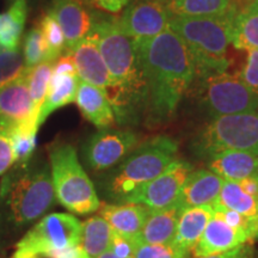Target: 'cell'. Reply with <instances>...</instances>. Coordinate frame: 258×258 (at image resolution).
Instances as JSON below:
<instances>
[{
    "label": "cell",
    "mask_w": 258,
    "mask_h": 258,
    "mask_svg": "<svg viewBox=\"0 0 258 258\" xmlns=\"http://www.w3.org/2000/svg\"><path fill=\"white\" fill-rule=\"evenodd\" d=\"M134 42L146 85L147 122L163 123L175 115L183 96L195 82V64L184 42L171 29Z\"/></svg>",
    "instance_id": "1"
},
{
    "label": "cell",
    "mask_w": 258,
    "mask_h": 258,
    "mask_svg": "<svg viewBox=\"0 0 258 258\" xmlns=\"http://www.w3.org/2000/svg\"><path fill=\"white\" fill-rule=\"evenodd\" d=\"M92 32L98 40L99 49L112 82L109 99L116 121L133 120L138 110L146 104V85L138 59L135 42L120 30L115 19H99Z\"/></svg>",
    "instance_id": "2"
},
{
    "label": "cell",
    "mask_w": 258,
    "mask_h": 258,
    "mask_svg": "<svg viewBox=\"0 0 258 258\" xmlns=\"http://www.w3.org/2000/svg\"><path fill=\"white\" fill-rule=\"evenodd\" d=\"M56 201L50 166L46 163L17 165L0 182V203L5 221L23 228L47 214Z\"/></svg>",
    "instance_id": "3"
},
{
    "label": "cell",
    "mask_w": 258,
    "mask_h": 258,
    "mask_svg": "<svg viewBox=\"0 0 258 258\" xmlns=\"http://www.w3.org/2000/svg\"><path fill=\"white\" fill-rule=\"evenodd\" d=\"M238 9L217 17H182L172 15L169 29L188 48L196 70V79L203 80L225 73L230 66L227 57L232 27Z\"/></svg>",
    "instance_id": "4"
},
{
    "label": "cell",
    "mask_w": 258,
    "mask_h": 258,
    "mask_svg": "<svg viewBox=\"0 0 258 258\" xmlns=\"http://www.w3.org/2000/svg\"><path fill=\"white\" fill-rule=\"evenodd\" d=\"M178 154V143L167 135H157L137 147L101 180L103 195L120 203L125 196L159 176Z\"/></svg>",
    "instance_id": "5"
},
{
    "label": "cell",
    "mask_w": 258,
    "mask_h": 258,
    "mask_svg": "<svg viewBox=\"0 0 258 258\" xmlns=\"http://www.w3.org/2000/svg\"><path fill=\"white\" fill-rule=\"evenodd\" d=\"M48 154L54 191L60 205L78 215L98 211L101 200L80 164L76 148L67 143H54L48 148Z\"/></svg>",
    "instance_id": "6"
},
{
    "label": "cell",
    "mask_w": 258,
    "mask_h": 258,
    "mask_svg": "<svg viewBox=\"0 0 258 258\" xmlns=\"http://www.w3.org/2000/svg\"><path fill=\"white\" fill-rule=\"evenodd\" d=\"M194 146L201 156L243 151L258 156V111L212 118L200 132Z\"/></svg>",
    "instance_id": "7"
},
{
    "label": "cell",
    "mask_w": 258,
    "mask_h": 258,
    "mask_svg": "<svg viewBox=\"0 0 258 258\" xmlns=\"http://www.w3.org/2000/svg\"><path fill=\"white\" fill-rule=\"evenodd\" d=\"M200 104L209 117L258 111V95L239 76L227 72L201 80Z\"/></svg>",
    "instance_id": "8"
},
{
    "label": "cell",
    "mask_w": 258,
    "mask_h": 258,
    "mask_svg": "<svg viewBox=\"0 0 258 258\" xmlns=\"http://www.w3.org/2000/svg\"><path fill=\"white\" fill-rule=\"evenodd\" d=\"M82 222L69 213H50L41 218L16 245V252L42 257L53 250L78 245Z\"/></svg>",
    "instance_id": "9"
},
{
    "label": "cell",
    "mask_w": 258,
    "mask_h": 258,
    "mask_svg": "<svg viewBox=\"0 0 258 258\" xmlns=\"http://www.w3.org/2000/svg\"><path fill=\"white\" fill-rule=\"evenodd\" d=\"M140 138L128 129H99L83 146V158L96 172L110 170L120 164L139 145Z\"/></svg>",
    "instance_id": "10"
},
{
    "label": "cell",
    "mask_w": 258,
    "mask_h": 258,
    "mask_svg": "<svg viewBox=\"0 0 258 258\" xmlns=\"http://www.w3.org/2000/svg\"><path fill=\"white\" fill-rule=\"evenodd\" d=\"M192 166L188 161L176 159L159 176L134 190L120 203H139L150 209H164L173 206L182 185L191 173Z\"/></svg>",
    "instance_id": "11"
},
{
    "label": "cell",
    "mask_w": 258,
    "mask_h": 258,
    "mask_svg": "<svg viewBox=\"0 0 258 258\" xmlns=\"http://www.w3.org/2000/svg\"><path fill=\"white\" fill-rule=\"evenodd\" d=\"M171 16L166 0H131L115 23L133 40H147L169 29Z\"/></svg>",
    "instance_id": "12"
},
{
    "label": "cell",
    "mask_w": 258,
    "mask_h": 258,
    "mask_svg": "<svg viewBox=\"0 0 258 258\" xmlns=\"http://www.w3.org/2000/svg\"><path fill=\"white\" fill-rule=\"evenodd\" d=\"M79 80L76 63L70 53L60 56L54 62L53 74H51L49 86H48L47 96L42 105L40 117H38V125L43 124L44 121L54 111L76 102Z\"/></svg>",
    "instance_id": "13"
},
{
    "label": "cell",
    "mask_w": 258,
    "mask_h": 258,
    "mask_svg": "<svg viewBox=\"0 0 258 258\" xmlns=\"http://www.w3.org/2000/svg\"><path fill=\"white\" fill-rule=\"evenodd\" d=\"M27 74L0 89V122L11 129L22 125L40 128L29 92Z\"/></svg>",
    "instance_id": "14"
},
{
    "label": "cell",
    "mask_w": 258,
    "mask_h": 258,
    "mask_svg": "<svg viewBox=\"0 0 258 258\" xmlns=\"http://www.w3.org/2000/svg\"><path fill=\"white\" fill-rule=\"evenodd\" d=\"M70 54L76 63L79 79L103 89L109 97L112 90V82L96 35L92 31L90 32V35L73 47Z\"/></svg>",
    "instance_id": "15"
},
{
    "label": "cell",
    "mask_w": 258,
    "mask_h": 258,
    "mask_svg": "<svg viewBox=\"0 0 258 258\" xmlns=\"http://www.w3.org/2000/svg\"><path fill=\"white\" fill-rule=\"evenodd\" d=\"M50 11L63 31L67 53L90 35L96 22L86 0H53Z\"/></svg>",
    "instance_id": "16"
},
{
    "label": "cell",
    "mask_w": 258,
    "mask_h": 258,
    "mask_svg": "<svg viewBox=\"0 0 258 258\" xmlns=\"http://www.w3.org/2000/svg\"><path fill=\"white\" fill-rule=\"evenodd\" d=\"M250 237L243 228L230 226L215 213L192 249L194 257H205L226 252L249 243Z\"/></svg>",
    "instance_id": "17"
},
{
    "label": "cell",
    "mask_w": 258,
    "mask_h": 258,
    "mask_svg": "<svg viewBox=\"0 0 258 258\" xmlns=\"http://www.w3.org/2000/svg\"><path fill=\"white\" fill-rule=\"evenodd\" d=\"M225 179L209 169L191 171L182 185L175 205L180 211L198 206L213 205L221 191Z\"/></svg>",
    "instance_id": "18"
},
{
    "label": "cell",
    "mask_w": 258,
    "mask_h": 258,
    "mask_svg": "<svg viewBox=\"0 0 258 258\" xmlns=\"http://www.w3.org/2000/svg\"><path fill=\"white\" fill-rule=\"evenodd\" d=\"M76 103L84 117L98 129L111 128L116 122L108 93L98 86L79 80Z\"/></svg>",
    "instance_id": "19"
},
{
    "label": "cell",
    "mask_w": 258,
    "mask_h": 258,
    "mask_svg": "<svg viewBox=\"0 0 258 258\" xmlns=\"http://www.w3.org/2000/svg\"><path fill=\"white\" fill-rule=\"evenodd\" d=\"M150 211L139 203H101L98 209L112 231L131 238H137L140 233Z\"/></svg>",
    "instance_id": "20"
},
{
    "label": "cell",
    "mask_w": 258,
    "mask_h": 258,
    "mask_svg": "<svg viewBox=\"0 0 258 258\" xmlns=\"http://www.w3.org/2000/svg\"><path fill=\"white\" fill-rule=\"evenodd\" d=\"M207 169L225 180H239L258 176V156L243 151H225L209 157Z\"/></svg>",
    "instance_id": "21"
},
{
    "label": "cell",
    "mask_w": 258,
    "mask_h": 258,
    "mask_svg": "<svg viewBox=\"0 0 258 258\" xmlns=\"http://www.w3.org/2000/svg\"><path fill=\"white\" fill-rule=\"evenodd\" d=\"M180 209L176 205L164 209H151L138 234V243L169 244L175 239Z\"/></svg>",
    "instance_id": "22"
},
{
    "label": "cell",
    "mask_w": 258,
    "mask_h": 258,
    "mask_svg": "<svg viewBox=\"0 0 258 258\" xmlns=\"http://www.w3.org/2000/svg\"><path fill=\"white\" fill-rule=\"evenodd\" d=\"M213 213H214V209L212 205L182 209L173 243L183 249L192 251L201 238L208 221L213 217Z\"/></svg>",
    "instance_id": "23"
},
{
    "label": "cell",
    "mask_w": 258,
    "mask_h": 258,
    "mask_svg": "<svg viewBox=\"0 0 258 258\" xmlns=\"http://www.w3.org/2000/svg\"><path fill=\"white\" fill-rule=\"evenodd\" d=\"M231 43L238 50L258 48V0H249L238 9L232 27Z\"/></svg>",
    "instance_id": "24"
},
{
    "label": "cell",
    "mask_w": 258,
    "mask_h": 258,
    "mask_svg": "<svg viewBox=\"0 0 258 258\" xmlns=\"http://www.w3.org/2000/svg\"><path fill=\"white\" fill-rule=\"evenodd\" d=\"M213 206L238 213L241 217L253 222L258 230V196L244 191L238 182L225 180L221 191Z\"/></svg>",
    "instance_id": "25"
},
{
    "label": "cell",
    "mask_w": 258,
    "mask_h": 258,
    "mask_svg": "<svg viewBox=\"0 0 258 258\" xmlns=\"http://www.w3.org/2000/svg\"><path fill=\"white\" fill-rule=\"evenodd\" d=\"M111 237L110 225L98 214L82 222L79 245L89 258H97L110 250Z\"/></svg>",
    "instance_id": "26"
},
{
    "label": "cell",
    "mask_w": 258,
    "mask_h": 258,
    "mask_svg": "<svg viewBox=\"0 0 258 258\" xmlns=\"http://www.w3.org/2000/svg\"><path fill=\"white\" fill-rule=\"evenodd\" d=\"M27 15V0H15L8 11L0 14V47L8 49L19 47Z\"/></svg>",
    "instance_id": "27"
},
{
    "label": "cell",
    "mask_w": 258,
    "mask_h": 258,
    "mask_svg": "<svg viewBox=\"0 0 258 258\" xmlns=\"http://www.w3.org/2000/svg\"><path fill=\"white\" fill-rule=\"evenodd\" d=\"M170 12L182 17H217L234 9L231 0H166Z\"/></svg>",
    "instance_id": "28"
},
{
    "label": "cell",
    "mask_w": 258,
    "mask_h": 258,
    "mask_svg": "<svg viewBox=\"0 0 258 258\" xmlns=\"http://www.w3.org/2000/svg\"><path fill=\"white\" fill-rule=\"evenodd\" d=\"M53 61H47L28 71L29 92H30L34 110L38 117H40L42 105L46 99L48 86H49L51 74H53Z\"/></svg>",
    "instance_id": "29"
},
{
    "label": "cell",
    "mask_w": 258,
    "mask_h": 258,
    "mask_svg": "<svg viewBox=\"0 0 258 258\" xmlns=\"http://www.w3.org/2000/svg\"><path fill=\"white\" fill-rule=\"evenodd\" d=\"M38 25L47 44L49 60L55 62L60 56H62L63 51H66V38L62 29L50 10L42 17Z\"/></svg>",
    "instance_id": "30"
},
{
    "label": "cell",
    "mask_w": 258,
    "mask_h": 258,
    "mask_svg": "<svg viewBox=\"0 0 258 258\" xmlns=\"http://www.w3.org/2000/svg\"><path fill=\"white\" fill-rule=\"evenodd\" d=\"M28 71L21 48L8 49L0 47V89L22 78Z\"/></svg>",
    "instance_id": "31"
},
{
    "label": "cell",
    "mask_w": 258,
    "mask_h": 258,
    "mask_svg": "<svg viewBox=\"0 0 258 258\" xmlns=\"http://www.w3.org/2000/svg\"><path fill=\"white\" fill-rule=\"evenodd\" d=\"M22 51H23L25 67L28 70H31L38 66V64L50 61L47 44L44 42L40 25L32 27L27 32L24 37L23 50Z\"/></svg>",
    "instance_id": "32"
},
{
    "label": "cell",
    "mask_w": 258,
    "mask_h": 258,
    "mask_svg": "<svg viewBox=\"0 0 258 258\" xmlns=\"http://www.w3.org/2000/svg\"><path fill=\"white\" fill-rule=\"evenodd\" d=\"M38 128L35 125H22L11 129L15 153L17 158L16 165H22L30 161V158L36 147V137Z\"/></svg>",
    "instance_id": "33"
},
{
    "label": "cell",
    "mask_w": 258,
    "mask_h": 258,
    "mask_svg": "<svg viewBox=\"0 0 258 258\" xmlns=\"http://www.w3.org/2000/svg\"><path fill=\"white\" fill-rule=\"evenodd\" d=\"M191 251L183 249L175 243L144 244L138 243L133 258H189Z\"/></svg>",
    "instance_id": "34"
},
{
    "label": "cell",
    "mask_w": 258,
    "mask_h": 258,
    "mask_svg": "<svg viewBox=\"0 0 258 258\" xmlns=\"http://www.w3.org/2000/svg\"><path fill=\"white\" fill-rule=\"evenodd\" d=\"M17 163L14 141L11 137V129L0 122V176L5 175Z\"/></svg>",
    "instance_id": "35"
},
{
    "label": "cell",
    "mask_w": 258,
    "mask_h": 258,
    "mask_svg": "<svg viewBox=\"0 0 258 258\" xmlns=\"http://www.w3.org/2000/svg\"><path fill=\"white\" fill-rule=\"evenodd\" d=\"M238 76L247 88L258 95V48L247 51V57Z\"/></svg>",
    "instance_id": "36"
},
{
    "label": "cell",
    "mask_w": 258,
    "mask_h": 258,
    "mask_svg": "<svg viewBox=\"0 0 258 258\" xmlns=\"http://www.w3.org/2000/svg\"><path fill=\"white\" fill-rule=\"evenodd\" d=\"M138 246L137 238H131L112 231L110 250L118 258H133Z\"/></svg>",
    "instance_id": "37"
},
{
    "label": "cell",
    "mask_w": 258,
    "mask_h": 258,
    "mask_svg": "<svg viewBox=\"0 0 258 258\" xmlns=\"http://www.w3.org/2000/svg\"><path fill=\"white\" fill-rule=\"evenodd\" d=\"M89 5L96 6L97 9L109 12V14H120L127 6L131 0H86Z\"/></svg>",
    "instance_id": "38"
},
{
    "label": "cell",
    "mask_w": 258,
    "mask_h": 258,
    "mask_svg": "<svg viewBox=\"0 0 258 258\" xmlns=\"http://www.w3.org/2000/svg\"><path fill=\"white\" fill-rule=\"evenodd\" d=\"M43 258H89L88 254L84 252L80 245H72V246L63 247V249L53 250L44 253Z\"/></svg>",
    "instance_id": "39"
},
{
    "label": "cell",
    "mask_w": 258,
    "mask_h": 258,
    "mask_svg": "<svg viewBox=\"0 0 258 258\" xmlns=\"http://www.w3.org/2000/svg\"><path fill=\"white\" fill-rule=\"evenodd\" d=\"M253 256V247L252 245L246 243L241 246L235 247L233 250L226 251V252L212 254V256L205 257H195V258H252Z\"/></svg>",
    "instance_id": "40"
},
{
    "label": "cell",
    "mask_w": 258,
    "mask_h": 258,
    "mask_svg": "<svg viewBox=\"0 0 258 258\" xmlns=\"http://www.w3.org/2000/svg\"><path fill=\"white\" fill-rule=\"evenodd\" d=\"M12 258H40V256H37V254H34V253H24V252H16L14 253V256Z\"/></svg>",
    "instance_id": "41"
},
{
    "label": "cell",
    "mask_w": 258,
    "mask_h": 258,
    "mask_svg": "<svg viewBox=\"0 0 258 258\" xmlns=\"http://www.w3.org/2000/svg\"><path fill=\"white\" fill-rule=\"evenodd\" d=\"M97 258H118V257H116L115 254L111 252V251H106V252L101 254V256L97 257Z\"/></svg>",
    "instance_id": "42"
},
{
    "label": "cell",
    "mask_w": 258,
    "mask_h": 258,
    "mask_svg": "<svg viewBox=\"0 0 258 258\" xmlns=\"http://www.w3.org/2000/svg\"><path fill=\"white\" fill-rule=\"evenodd\" d=\"M256 258H258V256H257V257H256Z\"/></svg>",
    "instance_id": "43"
}]
</instances>
